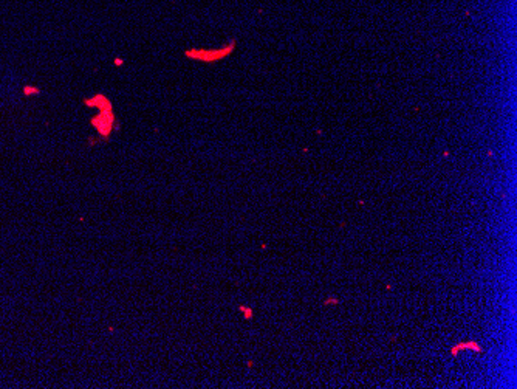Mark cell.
<instances>
[{"instance_id": "2", "label": "cell", "mask_w": 517, "mask_h": 389, "mask_svg": "<svg viewBox=\"0 0 517 389\" xmlns=\"http://www.w3.org/2000/svg\"><path fill=\"white\" fill-rule=\"evenodd\" d=\"M468 349H471V351H474V352H482V348H480L479 343H476V341H465V343H458L457 346H454L452 351H451V354L455 357L458 352L468 351Z\"/></svg>"}, {"instance_id": "1", "label": "cell", "mask_w": 517, "mask_h": 389, "mask_svg": "<svg viewBox=\"0 0 517 389\" xmlns=\"http://www.w3.org/2000/svg\"><path fill=\"white\" fill-rule=\"evenodd\" d=\"M231 50H233V45L228 47V48H225V50H211V51L188 53V54H189V56H195V57H198V59H203V61H215V59H220V57L226 56Z\"/></svg>"}, {"instance_id": "4", "label": "cell", "mask_w": 517, "mask_h": 389, "mask_svg": "<svg viewBox=\"0 0 517 389\" xmlns=\"http://www.w3.org/2000/svg\"><path fill=\"white\" fill-rule=\"evenodd\" d=\"M333 302H335V304H336V302H338V299H333V298H330V301H325V302H324V304H333Z\"/></svg>"}, {"instance_id": "3", "label": "cell", "mask_w": 517, "mask_h": 389, "mask_svg": "<svg viewBox=\"0 0 517 389\" xmlns=\"http://www.w3.org/2000/svg\"><path fill=\"white\" fill-rule=\"evenodd\" d=\"M239 309L243 312V315H245V318H247V320H251V318H253V310H251L250 307H243V306H240Z\"/></svg>"}]
</instances>
